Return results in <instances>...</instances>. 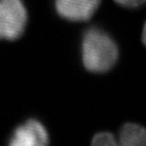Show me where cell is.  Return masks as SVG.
<instances>
[{
	"mask_svg": "<svg viewBox=\"0 0 146 146\" xmlns=\"http://www.w3.org/2000/svg\"><path fill=\"white\" fill-rule=\"evenodd\" d=\"M81 57L87 71L105 73L115 66L119 58V48L107 32L98 27H91L82 36Z\"/></svg>",
	"mask_w": 146,
	"mask_h": 146,
	"instance_id": "obj_1",
	"label": "cell"
},
{
	"mask_svg": "<svg viewBox=\"0 0 146 146\" xmlns=\"http://www.w3.org/2000/svg\"><path fill=\"white\" fill-rule=\"evenodd\" d=\"M27 23V11L23 0H0V40L19 39Z\"/></svg>",
	"mask_w": 146,
	"mask_h": 146,
	"instance_id": "obj_2",
	"label": "cell"
},
{
	"mask_svg": "<svg viewBox=\"0 0 146 146\" xmlns=\"http://www.w3.org/2000/svg\"><path fill=\"white\" fill-rule=\"evenodd\" d=\"M48 132L40 121L29 119L14 129L8 144L10 146H44L49 144Z\"/></svg>",
	"mask_w": 146,
	"mask_h": 146,
	"instance_id": "obj_3",
	"label": "cell"
},
{
	"mask_svg": "<svg viewBox=\"0 0 146 146\" xmlns=\"http://www.w3.org/2000/svg\"><path fill=\"white\" fill-rule=\"evenodd\" d=\"M102 0H55L60 17L70 21H86L98 10Z\"/></svg>",
	"mask_w": 146,
	"mask_h": 146,
	"instance_id": "obj_4",
	"label": "cell"
},
{
	"mask_svg": "<svg viewBox=\"0 0 146 146\" xmlns=\"http://www.w3.org/2000/svg\"><path fill=\"white\" fill-rule=\"evenodd\" d=\"M119 143L123 146H145V128L135 123H126L120 130Z\"/></svg>",
	"mask_w": 146,
	"mask_h": 146,
	"instance_id": "obj_5",
	"label": "cell"
},
{
	"mask_svg": "<svg viewBox=\"0 0 146 146\" xmlns=\"http://www.w3.org/2000/svg\"><path fill=\"white\" fill-rule=\"evenodd\" d=\"M115 136L110 132H100L92 138L91 145L94 146H117L118 145Z\"/></svg>",
	"mask_w": 146,
	"mask_h": 146,
	"instance_id": "obj_6",
	"label": "cell"
},
{
	"mask_svg": "<svg viewBox=\"0 0 146 146\" xmlns=\"http://www.w3.org/2000/svg\"><path fill=\"white\" fill-rule=\"evenodd\" d=\"M119 5L127 8H137L144 4L145 0H114Z\"/></svg>",
	"mask_w": 146,
	"mask_h": 146,
	"instance_id": "obj_7",
	"label": "cell"
}]
</instances>
